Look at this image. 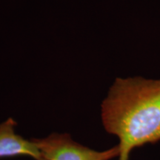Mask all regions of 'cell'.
Returning a JSON list of instances; mask_svg holds the SVG:
<instances>
[{
	"instance_id": "cell-2",
	"label": "cell",
	"mask_w": 160,
	"mask_h": 160,
	"mask_svg": "<svg viewBox=\"0 0 160 160\" xmlns=\"http://www.w3.org/2000/svg\"><path fill=\"white\" fill-rule=\"evenodd\" d=\"M45 160H111L119 157L118 145L103 151L83 146L68 133H52L42 139H33Z\"/></svg>"
},
{
	"instance_id": "cell-3",
	"label": "cell",
	"mask_w": 160,
	"mask_h": 160,
	"mask_svg": "<svg viewBox=\"0 0 160 160\" xmlns=\"http://www.w3.org/2000/svg\"><path fill=\"white\" fill-rule=\"evenodd\" d=\"M17 122L8 118L0 124V159L14 157H30L35 160H45L33 139H25L16 133Z\"/></svg>"
},
{
	"instance_id": "cell-1",
	"label": "cell",
	"mask_w": 160,
	"mask_h": 160,
	"mask_svg": "<svg viewBox=\"0 0 160 160\" xmlns=\"http://www.w3.org/2000/svg\"><path fill=\"white\" fill-rule=\"evenodd\" d=\"M105 131L118 137L119 160L160 141V79L117 78L101 106Z\"/></svg>"
}]
</instances>
